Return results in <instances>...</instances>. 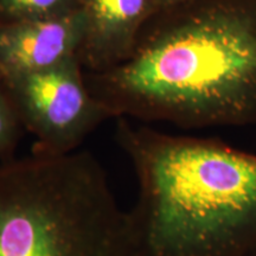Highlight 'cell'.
Listing matches in <instances>:
<instances>
[{"label": "cell", "mask_w": 256, "mask_h": 256, "mask_svg": "<svg viewBox=\"0 0 256 256\" xmlns=\"http://www.w3.org/2000/svg\"><path fill=\"white\" fill-rule=\"evenodd\" d=\"M86 82L116 118L185 130L256 124V0L160 10L130 58Z\"/></svg>", "instance_id": "6da1fadb"}, {"label": "cell", "mask_w": 256, "mask_h": 256, "mask_svg": "<svg viewBox=\"0 0 256 256\" xmlns=\"http://www.w3.org/2000/svg\"><path fill=\"white\" fill-rule=\"evenodd\" d=\"M132 162L139 256H255L256 153L116 118Z\"/></svg>", "instance_id": "7a4b0ae2"}, {"label": "cell", "mask_w": 256, "mask_h": 256, "mask_svg": "<svg viewBox=\"0 0 256 256\" xmlns=\"http://www.w3.org/2000/svg\"><path fill=\"white\" fill-rule=\"evenodd\" d=\"M0 256H139V236L92 153H31L0 162Z\"/></svg>", "instance_id": "3957f363"}, {"label": "cell", "mask_w": 256, "mask_h": 256, "mask_svg": "<svg viewBox=\"0 0 256 256\" xmlns=\"http://www.w3.org/2000/svg\"><path fill=\"white\" fill-rule=\"evenodd\" d=\"M78 56L51 68L2 80L25 130L36 142L32 153L60 156L78 148L115 114L89 90Z\"/></svg>", "instance_id": "277c9868"}, {"label": "cell", "mask_w": 256, "mask_h": 256, "mask_svg": "<svg viewBox=\"0 0 256 256\" xmlns=\"http://www.w3.org/2000/svg\"><path fill=\"white\" fill-rule=\"evenodd\" d=\"M84 34L82 10L55 19L0 23V78L40 72L78 56Z\"/></svg>", "instance_id": "5b68a950"}, {"label": "cell", "mask_w": 256, "mask_h": 256, "mask_svg": "<svg viewBox=\"0 0 256 256\" xmlns=\"http://www.w3.org/2000/svg\"><path fill=\"white\" fill-rule=\"evenodd\" d=\"M86 34L80 62L92 72L113 68L132 56L147 22L158 12L154 0H80Z\"/></svg>", "instance_id": "8992f818"}, {"label": "cell", "mask_w": 256, "mask_h": 256, "mask_svg": "<svg viewBox=\"0 0 256 256\" xmlns=\"http://www.w3.org/2000/svg\"><path fill=\"white\" fill-rule=\"evenodd\" d=\"M80 10V0H0V23L55 19Z\"/></svg>", "instance_id": "52a82bcc"}, {"label": "cell", "mask_w": 256, "mask_h": 256, "mask_svg": "<svg viewBox=\"0 0 256 256\" xmlns=\"http://www.w3.org/2000/svg\"><path fill=\"white\" fill-rule=\"evenodd\" d=\"M25 130L11 95L0 78V162L14 158Z\"/></svg>", "instance_id": "ba28073f"}, {"label": "cell", "mask_w": 256, "mask_h": 256, "mask_svg": "<svg viewBox=\"0 0 256 256\" xmlns=\"http://www.w3.org/2000/svg\"><path fill=\"white\" fill-rule=\"evenodd\" d=\"M192 2V0H154L158 11H160V10L174 8V6L185 4V2Z\"/></svg>", "instance_id": "9c48e42d"}, {"label": "cell", "mask_w": 256, "mask_h": 256, "mask_svg": "<svg viewBox=\"0 0 256 256\" xmlns=\"http://www.w3.org/2000/svg\"><path fill=\"white\" fill-rule=\"evenodd\" d=\"M255 256H256V255H255Z\"/></svg>", "instance_id": "30bf717a"}]
</instances>
